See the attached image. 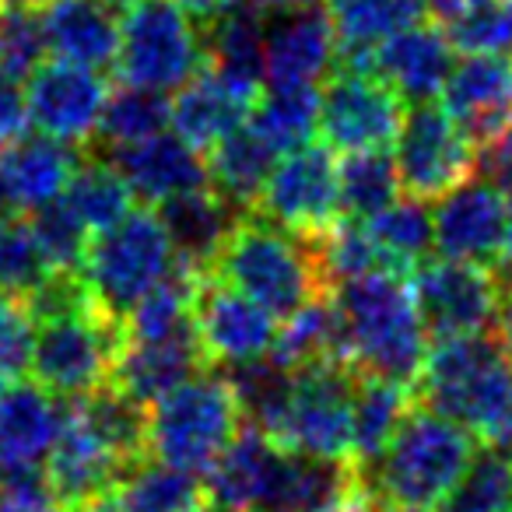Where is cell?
I'll list each match as a JSON object with an SVG mask.
<instances>
[{
	"label": "cell",
	"mask_w": 512,
	"mask_h": 512,
	"mask_svg": "<svg viewBox=\"0 0 512 512\" xmlns=\"http://www.w3.org/2000/svg\"><path fill=\"white\" fill-rule=\"evenodd\" d=\"M474 435L460 421L432 411H411L390 446L365 463V495L383 512H435L467 463L474 460Z\"/></svg>",
	"instance_id": "obj_1"
},
{
	"label": "cell",
	"mask_w": 512,
	"mask_h": 512,
	"mask_svg": "<svg viewBox=\"0 0 512 512\" xmlns=\"http://www.w3.org/2000/svg\"><path fill=\"white\" fill-rule=\"evenodd\" d=\"M334 306L344 323L348 362L362 376L418 386L428 355V330L414 302L411 278L376 271L341 281Z\"/></svg>",
	"instance_id": "obj_2"
},
{
	"label": "cell",
	"mask_w": 512,
	"mask_h": 512,
	"mask_svg": "<svg viewBox=\"0 0 512 512\" xmlns=\"http://www.w3.org/2000/svg\"><path fill=\"white\" fill-rule=\"evenodd\" d=\"M207 271L260 302L274 320H288L306 302L327 295L313 242L285 232L264 214H239Z\"/></svg>",
	"instance_id": "obj_3"
},
{
	"label": "cell",
	"mask_w": 512,
	"mask_h": 512,
	"mask_svg": "<svg viewBox=\"0 0 512 512\" xmlns=\"http://www.w3.org/2000/svg\"><path fill=\"white\" fill-rule=\"evenodd\" d=\"M176 249L165 232L158 211H130L113 228L99 232L88 242L85 264H81V285H85L92 306L113 323L127 320V313L162 285L176 267Z\"/></svg>",
	"instance_id": "obj_4"
},
{
	"label": "cell",
	"mask_w": 512,
	"mask_h": 512,
	"mask_svg": "<svg viewBox=\"0 0 512 512\" xmlns=\"http://www.w3.org/2000/svg\"><path fill=\"white\" fill-rule=\"evenodd\" d=\"M509 386L512 358L505 344L488 334H467L428 348L414 390L425 407L460 421L484 439L509 397Z\"/></svg>",
	"instance_id": "obj_5"
},
{
	"label": "cell",
	"mask_w": 512,
	"mask_h": 512,
	"mask_svg": "<svg viewBox=\"0 0 512 512\" xmlns=\"http://www.w3.org/2000/svg\"><path fill=\"white\" fill-rule=\"evenodd\" d=\"M239 428L242 411L228 376L197 372L148 407V456L204 474Z\"/></svg>",
	"instance_id": "obj_6"
},
{
	"label": "cell",
	"mask_w": 512,
	"mask_h": 512,
	"mask_svg": "<svg viewBox=\"0 0 512 512\" xmlns=\"http://www.w3.org/2000/svg\"><path fill=\"white\" fill-rule=\"evenodd\" d=\"M120 344L123 327L102 316L85 295L71 306L39 316L29 369L53 397L78 400L109 383Z\"/></svg>",
	"instance_id": "obj_7"
},
{
	"label": "cell",
	"mask_w": 512,
	"mask_h": 512,
	"mask_svg": "<svg viewBox=\"0 0 512 512\" xmlns=\"http://www.w3.org/2000/svg\"><path fill=\"white\" fill-rule=\"evenodd\" d=\"M204 29L176 0H137L123 11L116 74L123 85L176 92L204 67Z\"/></svg>",
	"instance_id": "obj_8"
},
{
	"label": "cell",
	"mask_w": 512,
	"mask_h": 512,
	"mask_svg": "<svg viewBox=\"0 0 512 512\" xmlns=\"http://www.w3.org/2000/svg\"><path fill=\"white\" fill-rule=\"evenodd\" d=\"M362 372L348 362H320L295 372V393L278 435L292 453L355 463V390Z\"/></svg>",
	"instance_id": "obj_9"
},
{
	"label": "cell",
	"mask_w": 512,
	"mask_h": 512,
	"mask_svg": "<svg viewBox=\"0 0 512 512\" xmlns=\"http://www.w3.org/2000/svg\"><path fill=\"white\" fill-rule=\"evenodd\" d=\"M256 211L285 232L316 242L341 221V183L327 144H302L278 158Z\"/></svg>",
	"instance_id": "obj_10"
},
{
	"label": "cell",
	"mask_w": 512,
	"mask_h": 512,
	"mask_svg": "<svg viewBox=\"0 0 512 512\" xmlns=\"http://www.w3.org/2000/svg\"><path fill=\"white\" fill-rule=\"evenodd\" d=\"M404 99L369 67H348L320 92V134L330 151H386L397 144Z\"/></svg>",
	"instance_id": "obj_11"
},
{
	"label": "cell",
	"mask_w": 512,
	"mask_h": 512,
	"mask_svg": "<svg viewBox=\"0 0 512 512\" xmlns=\"http://www.w3.org/2000/svg\"><path fill=\"white\" fill-rule=\"evenodd\" d=\"M411 292L425 330L435 341L467 334H488L498 327L505 292L491 267L463 260H425L411 274Z\"/></svg>",
	"instance_id": "obj_12"
},
{
	"label": "cell",
	"mask_w": 512,
	"mask_h": 512,
	"mask_svg": "<svg viewBox=\"0 0 512 512\" xmlns=\"http://www.w3.org/2000/svg\"><path fill=\"white\" fill-rule=\"evenodd\" d=\"M477 169V148L446 106L418 102L397 134L400 186L411 197L439 200Z\"/></svg>",
	"instance_id": "obj_13"
},
{
	"label": "cell",
	"mask_w": 512,
	"mask_h": 512,
	"mask_svg": "<svg viewBox=\"0 0 512 512\" xmlns=\"http://www.w3.org/2000/svg\"><path fill=\"white\" fill-rule=\"evenodd\" d=\"M193 334L207 362L242 365L271 355L278 341V323L260 302L204 271L193 299Z\"/></svg>",
	"instance_id": "obj_14"
},
{
	"label": "cell",
	"mask_w": 512,
	"mask_h": 512,
	"mask_svg": "<svg viewBox=\"0 0 512 512\" xmlns=\"http://www.w3.org/2000/svg\"><path fill=\"white\" fill-rule=\"evenodd\" d=\"M509 232V200L488 176H470L435 200L432 235L446 260L463 264H495Z\"/></svg>",
	"instance_id": "obj_15"
},
{
	"label": "cell",
	"mask_w": 512,
	"mask_h": 512,
	"mask_svg": "<svg viewBox=\"0 0 512 512\" xmlns=\"http://www.w3.org/2000/svg\"><path fill=\"white\" fill-rule=\"evenodd\" d=\"M109 85L99 71L67 60H43L29 74L32 127L67 144H88L99 134Z\"/></svg>",
	"instance_id": "obj_16"
},
{
	"label": "cell",
	"mask_w": 512,
	"mask_h": 512,
	"mask_svg": "<svg viewBox=\"0 0 512 512\" xmlns=\"http://www.w3.org/2000/svg\"><path fill=\"white\" fill-rule=\"evenodd\" d=\"M341 57L334 18L320 4L271 8L267 4L264 81L267 85H316Z\"/></svg>",
	"instance_id": "obj_17"
},
{
	"label": "cell",
	"mask_w": 512,
	"mask_h": 512,
	"mask_svg": "<svg viewBox=\"0 0 512 512\" xmlns=\"http://www.w3.org/2000/svg\"><path fill=\"white\" fill-rule=\"evenodd\" d=\"M442 106L474 144L512 127V53H467L442 88Z\"/></svg>",
	"instance_id": "obj_18"
},
{
	"label": "cell",
	"mask_w": 512,
	"mask_h": 512,
	"mask_svg": "<svg viewBox=\"0 0 512 512\" xmlns=\"http://www.w3.org/2000/svg\"><path fill=\"white\" fill-rule=\"evenodd\" d=\"M365 498L362 470L351 460H316L285 449L271 488L253 512H355Z\"/></svg>",
	"instance_id": "obj_19"
},
{
	"label": "cell",
	"mask_w": 512,
	"mask_h": 512,
	"mask_svg": "<svg viewBox=\"0 0 512 512\" xmlns=\"http://www.w3.org/2000/svg\"><path fill=\"white\" fill-rule=\"evenodd\" d=\"M123 470H127V463L88 428L78 404H64L57 442H53L50 456L43 463V474L57 502L71 509V505L88 502L102 491H113L120 484Z\"/></svg>",
	"instance_id": "obj_20"
},
{
	"label": "cell",
	"mask_w": 512,
	"mask_h": 512,
	"mask_svg": "<svg viewBox=\"0 0 512 512\" xmlns=\"http://www.w3.org/2000/svg\"><path fill=\"white\" fill-rule=\"evenodd\" d=\"M453 39L446 29L428 22H414L400 29L397 36L383 39L376 50L369 53L365 67L376 71L393 92L404 102H432L442 95L446 78L453 71Z\"/></svg>",
	"instance_id": "obj_21"
},
{
	"label": "cell",
	"mask_w": 512,
	"mask_h": 512,
	"mask_svg": "<svg viewBox=\"0 0 512 512\" xmlns=\"http://www.w3.org/2000/svg\"><path fill=\"white\" fill-rule=\"evenodd\" d=\"M256 95L260 92L235 85L225 74L211 71L204 64L183 88H176L169 127L197 151H211L221 137L232 134L235 127H242L249 120Z\"/></svg>",
	"instance_id": "obj_22"
},
{
	"label": "cell",
	"mask_w": 512,
	"mask_h": 512,
	"mask_svg": "<svg viewBox=\"0 0 512 512\" xmlns=\"http://www.w3.org/2000/svg\"><path fill=\"white\" fill-rule=\"evenodd\" d=\"M204 369L207 358L200 351V341L193 330L176 337H158V341H130V337H123L109 386L134 397L137 404H155L158 397H165L169 390H176L179 383H186V379H193Z\"/></svg>",
	"instance_id": "obj_23"
},
{
	"label": "cell",
	"mask_w": 512,
	"mask_h": 512,
	"mask_svg": "<svg viewBox=\"0 0 512 512\" xmlns=\"http://www.w3.org/2000/svg\"><path fill=\"white\" fill-rule=\"evenodd\" d=\"M113 165L123 172L130 183L134 197L148 200V204H165V200L190 193L197 186H207V162L193 144H186L176 130H162V134L148 137V141L127 144V148L113 151Z\"/></svg>",
	"instance_id": "obj_24"
},
{
	"label": "cell",
	"mask_w": 512,
	"mask_h": 512,
	"mask_svg": "<svg viewBox=\"0 0 512 512\" xmlns=\"http://www.w3.org/2000/svg\"><path fill=\"white\" fill-rule=\"evenodd\" d=\"M64 404L43 386L18 383L0 397V474L43 470L57 442Z\"/></svg>",
	"instance_id": "obj_25"
},
{
	"label": "cell",
	"mask_w": 512,
	"mask_h": 512,
	"mask_svg": "<svg viewBox=\"0 0 512 512\" xmlns=\"http://www.w3.org/2000/svg\"><path fill=\"white\" fill-rule=\"evenodd\" d=\"M46 36V53L53 60L106 71L116 67L120 53V22L102 0H46L39 11Z\"/></svg>",
	"instance_id": "obj_26"
},
{
	"label": "cell",
	"mask_w": 512,
	"mask_h": 512,
	"mask_svg": "<svg viewBox=\"0 0 512 512\" xmlns=\"http://www.w3.org/2000/svg\"><path fill=\"white\" fill-rule=\"evenodd\" d=\"M281 460H285V446L278 439L253 425L239 428V435L204 470L207 498L232 512H253L271 488Z\"/></svg>",
	"instance_id": "obj_27"
},
{
	"label": "cell",
	"mask_w": 512,
	"mask_h": 512,
	"mask_svg": "<svg viewBox=\"0 0 512 512\" xmlns=\"http://www.w3.org/2000/svg\"><path fill=\"white\" fill-rule=\"evenodd\" d=\"M81 158L85 155L78 151V144L57 141L50 134H25L4 148L0 172H4V183H8L15 207L36 211V207L64 197Z\"/></svg>",
	"instance_id": "obj_28"
},
{
	"label": "cell",
	"mask_w": 512,
	"mask_h": 512,
	"mask_svg": "<svg viewBox=\"0 0 512 512\" xmlns=\"http://www.w3.org/2000/svg\"><path fill=\"white\" fill-rule=\"evenodd\" d=\"M158 214H162L165 232H169L172 249H176V260L197 267V271L211 267L214 253L221 249L225 235L232 232L235 218H239V211L211 183L158 204Z\"/></svg>",
	"instance_id": "obj_29"
},
{
	"label": "cell",
	"mask_w": 512,
	"mask_h": 512,
	"mask_svg": "<svg viewBox=\"0 0 512 512\" xmlns=\"http://www.w3.org/2000/svg\"><path fill=\"white\" fill-rule=\"evenodd\" d=\"M278 158L281 151L246 120L207 151V179L235 211H253Z\"/></svg>",
	"instance_id": "obj_30"
},
{
	"label": "cell",
	"mask_w": 512,
	"mask_h": 512,
	"mask_svg": "<svg viewBox=\"0 0 512 512\" xmlns=\"http://www.w3.org/2000/svg\"><path fill=\"white\" fill-rule=\"evenodd\" d=\"M204 64L225 74L235 85L260 92L264 81V39H267V4L256 0L246 8L204 22Z\"/></svg>",
	"instance_id": "obj_31"
},
{
	"label": "cell",
	"mask_w": 512,
	"mask_h": 512,
	"mask_svg": "<svg viewBox=\"0 0 512 512\" xmlns=\"http://www.w3.org/2000/svg\"><path fill=\"white\" fill-rule=\"evenodd\" d=\"M421 15H425V0H330L341 64L365 67L369 53L383 39L421 22Z\"/></svg>",
	"instance_id": "obj_32"
},
{
	"label": "cell",
	"mask_w": 512,
	"mask_h": 512,
	"mask_svg": "<svg viewBox=\"0 0 512 512\" xmlns=\"http://www.w3.org/2000/svg\"><path fill=\"white\" fill-rule=\"evenodd\" d=\"M271 355L292 372L320 362H348V341H344V323L334 299L320 295V299L306 302L299 313L288 316L285 327L278 330Z\"/></svg>",
	"instance_id": "obj_33"
},
{
	"label": "cell",
	"mask_w": 512,
	"mask_h": 512,
	"mask_svg": "<svg viewBox=\"0 0 512 512\" xmlns=\"http://www.w3.org/2000/svg\"><path fill=\"white\" fill-rule=\"evenodd\" d=\"M365 225H369V235L376 242L383 271L400 274V278H411L425 264L428 249L435 246L432 211L425 207V200L411 197V193L404 200H393L386 211H379Z\"/></svg>",
	"instance_id": "obj_34"
},
{
	"label": "cell",
	"mask_w": 512,
	"mask_h": 512,
	"mask_svg": "<svg viewBox=\"0 0 512 512\" xmlns=\"http://www.w3.org/2000/svg\"><path fill=\"white\" fill-rule=\"evenodd\" d=\"M414 411V386L393 383V379L379 376H362L355 390V460L358 467L372 463L390 439L397 435V428L407 421V414Z\"/></svg>",
	"instance_id": "obj_35"
},
{
	"label": "cell",
	"mask_w": 512,
	"mask_h": 512,
	"mask_svg": "<svg viewBox=\"0 0 512 512\" xmlns=\"http://www.w3.org/2000/svg\"><path fill=\"white\" fill-rule=\"evenodd\" d=\"M204 495V484L190 470H179L155 456H144L123 470L116 484V502L123 512H193Z\"/></svg>",
	"instance_id": "obj_36"
},
{
	"label": "cell",
	"mask_w": 512,
	"mask_h": 512,
	"mask_svg": "<svg viewBox=\"0 0 512 512\" xmlns=\"http://www.w3.org/2000/svg\"><path fill=\"white\" fill-rule=\"evenodd\" d=\"M228 383H232V393L239 400L242 421L274 439L288 414V404H292L295 372L288 365H281L274 355H267L256 358V362L232 365Z\"/></svg>",
	"instance_id": "obj_37"
},
{
	"label": "cell",
	"mask_w": 512,
	"mask_h": 512,
	"mask_svg": "<svg viewBox=\"0 0 512 512\" xmlns=\"http://www.w3.org/2000/svg\"><path fill=\"white\" fill-rule=\"evenodd\" d=\"M64 200L95 235L113 228L116 221H123L134 211V190H130V183L113 165V158L106 162L99 155L81 158L78 172H74L64 190Z\"/></svg>",
	"instance_id": "obj_38"
},
{
	"label": "cell",
	"mask_w": 512,
	"mask_h": 512,
	"mask_svg": "<svg viewBox=\"0 0 512 512\" xmlns=\"http://www.w3.org/2000/svg\"><path fill=\"white\" fill-rule=\"evenodd\" d=\"M249 123L281 155L302 148L320 130V92L316 85H271L264 95H256Z\"/></svg>",
	"instance_id": "obj_39"
},
{
	"label": "cell",
	"mask_w": 512,
	"mask_h": 512,
	"mask_svg": "<svg viewBox=\"0 0 512 512\" xmlns=\"http://www.w3.org/2000/svg\"><path fill=\"white\" fill-rule=\"evenodd\" d=\"M74 404H78L81 418L88 421V428L127 467H134L137 460L148 456V411H144V404H137L134 397H127V393L109 383L102 390L88 393V397H78Z\"/></svg>",
	"instance_id": "obj_40"
},
{
	"label": "cell",
	"mask_w": 512,
	"mask_h": 512,
	"mask_svg": "<svg viewBox=\"0 0 512 512\" xmlns=\"http://www.w3.org/2000/svg\"><path fill=\"white\" fill-rule=\"evenodd\" d=\"M337 183H341V218L369 221L379 211L400 200V172L397 158L386 151H355L337 165Z\"/></svg>",
	"instance_id": "obj_41"
},
{
	"label": "cell",
	"mask_w": 512,
	"mask_h": 512,
	"mask_svg": "<svg viewBox=\"0 0 512 512\" xmlns=\"http://www.w3.org/2000/svg\"><path fill=\"white\" fill-rule=\"evenodd\" d=\"M172 99L155 88L123 85L120 92H109L106 109H102L99 137L109 148H127V144L148 141L169 127Z\"/></svg>",
	"instance_id": "obj_42"
},
{
	"label": "cell",
	"mask_w": 512,
	"mask_h": 512,
	"mask_svg": "<svg viewBox=\"0 0 512 512\" xmlns=\"http://www.w3.org/2000/svg\"><path fill=\"white\" fill-rule=\"evenodd\" d=\"M435 512H512V456L498 446L474 453Z\"/></svg>",
	"instance_id": "obj_43"
},
{
	"label": "cell",
	"mask_w": 512,
	"mask_h": 512,
	"mask_svg": "<svg viewBox=\"0 0 512 512\" xmlns=\"http://www.w3.org/2000/svg\"><path fill=\"white\" fill-rule=\"evenodd\" d=\"M53 274L57 271H53L50 260H46L43 246H39L29 221L15 218V214L0 221V292L29 299V295L36 292V288H43Z\"/></svg>",
	"instance_id": "obj_44"
},
{
	"label": "cell",
	"mask_w": 512,
	"mask_h": 512,
	"mask_svg": "<svg viewBox=\"0 0 512 512\" xmlns=\"http://www.w3.org/2000/svg\"><path fill=\"white\" fill-rule=\"evenodd\" d=\"M32 232H36L39 246H43L46 260L57 274H81L85 264L88 242H92V228L74 214V207L64 197L43 204L32 211Z\"/></svg>",
	"instance_id": "obj_45"
},
{
	"label": "cell",
	"mask_w": 512,
	"mask_h": 512,
	"mask_svg": "<svg viewBox=\"0 0 512 512\" xmlns=\"http://www.w3.org/2000/svg\"><path fill=\"white\" fill-rule=\"evenodd\" d=\"M446 32L463 53H512V0H474Z\"/></svg>",
	"instance_id": "obj_46"
},
{
	"label": "cell",
	"mask_w": 512,
	"mask_h": 512,
	"mask_svg": "<svg viewBox=\"0 0 512 512\" xmlns=\"http://www.w3.org/2000/svg\"><path fill=\"white\" fill-rule=\"evenodd\" d=\"M46 36L36 8L0 11V71L29 81V74L43 64Z\"/></svg>",
	"instance_id": "obj_47"
},
{
	"label": "cell",
	"mask_w": 512,
	"mask_h": 512,
	"mask_svg": "<svg viewBox=\"0 0 512 512\" xmlns=\"http://www.w3.org/2000/svg\"><path fill=\"white\" fill-rule=\"evenodd\" d=\"M36 344V316L22 295L0 292V369L8 376H22L32 365Z\"/></svg>",
	"instance_id": "obj_48"
},
{
	"label": "cell",
	"mask_w": 512,
	"mask_h": 512,
	"mask_svg": "<svg viewBox=\"0 0 512 512\" xmlns=\"http://www.w3.org/2000/svg\"><path fill=\"white\" fill-rule=\"evenodd\" d=\"M0 512H64L43 470L0 474Z\"/></svg>",
	"instance_id": "obj_49"
},
{
	"label": "cell",
	"mask_w": 512,
	"mask_h": 512,
	"mask_svg": "<svg viewBox=\"0 0 512 512\" xmlns=\"http://www.w3.org/2000/svg\"><path fill=\"white\" fill-rule=\"evenodd\" d=\"M32 127L29 109V81L0 71V148L15 144Z\"/></svg>",
	"instance_id": "obj_50"
},
{
	"label": "cell",
	"mask_w": 512,
	"mask_h": 512,
	"mask_svg": "<svg viewBox=\"0 0 512 512\" xmlns=\"http://www.w3.org/2000/svg\"><path fill=\"white\" fill-rule=\"evenodd\" d=\"M176 4L186 15L197 18V22H214V18L228 15V11H235V8H246V4H256V0H176Z\"/></svg>",
	"instance_id": "obj_51"
},
{
	"label": "cell",
	"mask_w": 512,
	"mask_h": 512,
	"mask_svg": "<svg viewBox=\"0 0 512 512\" xmlns=\"http://www.w3.org/2000/svg\"><path fill=\"white\" fill-rule=\"evenodd\" d=\"M484 442H488V446L505 449V453H512V386H509V397H505L502 411H498L495 425H491L488 435H484Z\"/></svg>",
	"instance_id": "obj_52"
},
{
	"label": "cell",
	"mask_w": 512,
	"mask_h": 512,
	"mask_svg": "<svg viewBox=\"0 0 512 512\" xmlns=\"http://www.w3.org/2000/svg\"><path fill=\"white\" fill-rule=\"evenodd\" d=\"M64 512H123V509H120V502H116V488H113V491H102V495L88 498V502L71 505V509H64Z\"/></svg>",
	"instance_id": "obj_53"
},
{
	"label": "cell",
	"mask_w": 512,
	"mask_h": 512,
	"mask_svg": "<svg viewBox=\"0 0 512 512\" xmlns=\"http://www.w3.org/2000/svg\"><path fill=\"white\" fill-rule=\"evenodd\" d=\"M474 0H425V11L435 18H442V22H449V18H456L463 8H470Z\"/></svg>",
	"instance_id": "obj_54"
},
{
	"label": "cell",
	"mask_w": 512,
	"mask_h": 512,
	"mask_svg": "<svg viewBox=\"0 0 512 512\" xmlns=\"http://www.w3.org/2000/svg\"><path fill=\"white\" fill-rule=\"evenodd\" d=\"M498 341L505 344V351H509L512 358V292H505V302H502V313H498Z\"/></svg>",
	"instance_id": "obj_55"
},
{
	"label": "cell",
	"mask_w": 512,
	"mask_h": 512,
	"mask_svg": "<svg viewBox=\"0 0 512 512\" xmlns=\"http://www.w3.org/2000/svg\"><path fill=\"white\" fill-rule=\"evenodd\" d=\"M11 211H15V200H11L8 183H4V172H0V221L11 218Z\"/></svg>",
	"instance_id": "obj_56"
},
{
	"label": "cell",
	"mask_w": 512,
	"mask_h": 512,
	"mask_svg": "<svg viewBox=\"0 0 512 512\" xmlns=\"http://www.w3.org/2000/svg\"><path fill=\"white\" fill-rule=\"evenodd\" d=\"M4 8H43L46 0H0Z\"/></svg>",
	"instance_id": "obj_57"
},
{
	"label": "cell",
	"mask_w": 512,
	"mask_h": 512,
	"mask_svg": "<svg viewBox=\"0 0 512 512\" xmlns=\"http://www.w3.org/2000/svg\"><path fill=\"white\" fill-rule=\"evenodd\" d=\"M106 8H113V11H127V8H134L137 0H102Z\"/></svg>",
	"instance_id": "obj_58"
},
{
	"label": "cell",
	"mask_w": 512,
	"mask_h": 512,
	"mask_svg": "<svg viewBox=\"0 0 512 512\" xmlns=\"http://www.w3.org/2000/svg\"><path fill=\"white\" fill-rule=\"evenodd\" d=\"M193 512H232V509H225V505H218V502H200Z\"/></svg>",
	"instance_id": "obj_59"
},
{
	"label": "cell",
	"mask_w": 512,
	"mask_h": 512,
	"mask_svg": "<svg viewBox=\"0 0 512 512\" xmlns=\"http://www.w3.org/2000/svg\"><path fill=\"white\" fill-rule=\"evenodd\" d=\"M271 8H295V4H313V0H267Z\"/></svg>",
	"instance_id": "obj_60"
},
{
	"label": "cell",
	"mask_w": 512,
	"mask_h": 512,
	"mask_svg": "<svg viewBox=\"0 0 512 512\" xmlns=\"http://www.w3.org/2000/svg\"><path fill=\"white\" fill-rule=\"evenodd\" d=\"M8 372H4V369H0V397H4V393H8Z\"/></svg>",
	"instance_id": "obj_61"
}]
</instances>
